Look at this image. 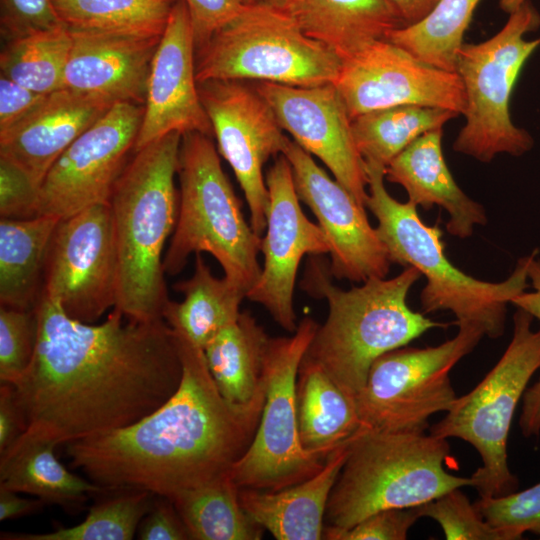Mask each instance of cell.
Masks as SVG:
<instances>
[{
	"label": "cell",
	"mask_w": 540,
	"mask_h": 540,
	"mask_svg": "<svg viewBox=\"0 0 540 540\" xmlns=\"http://www.w3.org/2000/svg\"><path fill=\"white\" fill-rule=\"evenodd\" d=\"M38 334L35 308L0 307V381L14 384L31 363Z\"/></svg>",
	"instance_id": "38"
},
{
	"label": "cell",
	"mask_w": 540,
	"mask_h": 540,
	"mask_svg": "<svg viewBox=\"0 0 540 540\" xmlns=\"http://www.w3.org/2000/svg\"><path fill=\"white\" fill-rule=\"evenodd\" d=\"M539 26L540 14L527 0L495 35L462 45L455 71L465 92V125L454 151L490 162L497 154L521 156L533 147L529 132L511 119L510 100L524 64L540 46V38L525 35Z\"/></svg>",
	"instance_id": "8"
},
{
	"label": "cell",
	"mask_w": 540,
	"mask_h": 540,
	"mask_svg": "<svg viewBox=\"0 0 540 540\" xmlns=\"http://www.w3.org/2000/svg\"><path fill=\"white\" fill-rule=\"evenodd\" d=\"M56 446L24 432L0 454V485L69 512L82 509L90 495L109 491L67 470L54 453Z\"/></svg>",
	"instance_id": "26"
},
{
	"label": "cell",
	"mask_w": 540,
	"mask_h": 540,
	"mask_svg": "<svg viewBox=\"0 0 540 540\" xmlns=\"http://www.w3.org/2000/svg\"><path fill=\"white\" fill-rule=\"evenodd\" d=\"M526 1L527 0H498V3L501 10L510 14Z\"/></svg>",
	"instance_id": "52"
},
{
	"label": "cell",
	"mask_w": 540,
	"mask_h": 540,
	"mask_svg": "<svg viewBox=\"0 0 540 540\" xmlns=\"http://www.w3.org/2000/svg\"><path fill=\"white\" fill-rule=\"evenodd\" d=\"M195 53L188 7L176 0L151 63L133 153L170 133H213L198 92Z\"/></svg>",
	"instance_id": "20"
},
{
	"label": "cell",
	"mask_w": 540,
	"mask_h": 540,
	"mask_svg": "<svg viewBox=\"0 0 540 540\" xmlns=\"http://www.w3.org/2000/svg\"><path fill=\"white\" fill-rule=\"evenodd\" d=\"M364 162L366 207L378 221L376 231L389 260L414 267L427 280L420 296L424 313L448 310L455 315L458 326L476 325L486 336L500 337L505 329L507 305L528 286V267L535 252L522 257L502 282H486L467 275L447 258L438 224H425L414 203L399 202L388 193L384 166Z\"/></svg>",
	"instance_id": "5"
},
{
	"label": "cell",
	"mask_w": 540,
	"mask_h": 540,
	"mask_svg": "<svg viewBox=\"0 0 540 540\" xmlns=\"http://www.w3.org/2000/svg\"><path fill=\"white\" fill-rule=\"evenodd\" d=\"M176 0H52L69 29L162 35Z\"/></svg>",
	"instance_id": "35"
},
{
	"label": "cell",
	"mask_w": 540,
	"mask_h": 540,
	"mask_svg": "<svg viewBox=\"0 0 540 540\" xmlns=\"http://www.w3.org/2000/svg\"><path fill=\"white\" fill-rule=\"evenodd\" d=\"M89 508L84 521L52 532L1 533V540H131L152 506L155 494L140 489H119Z\"/></svg>",
	"instance_id": "36"
},
{
	"label": "cell",
	"mask_w": 540,
	"mask_h": 540,
	"mask_svg": "<svg viewBox=\"0 0 540 540\" xmlns=\"http://www.w3.org/2000/svg\"><path fill=\"white\" fill-rule=\"evenodd\" d=\"M137 536L141 540L191 539L173 502L160 495H155L150 510L139 524Z\"/></svg>",
	"instance_id": "43"
},
{
	"label": "cell",
	"mask_w": 540,
	"mask_h": 540,
	"mask_svg": "<svg viewBox=\"0 0 540 540\" xmlns=\"http://www.w3.org/2000/svg\"><path fill=\"white\" fill-rule=\"evenodd\" d=\"M402 22V27L415 25L425 19L440 0H389Z\"/></svg>",
	"instance_id": "50"
},
{
	"label": "cell",
	"mask_w": 540,
	"mask_h": 540,
	"mask_svg": "<svg viewBox=\"0 0 540 540\" xmlns=\"http://www.w3.org/2000/svg\"><path fill=\"white\" fill-rule=\"evenodd\" d=\"M1 32L7 40L63 25L52 0H0Z\"/></svg>",
	"instance_id": "42"
},
{
	"label": "cell",
	"mask_w": 540,
	"mask_h": 540,
	"mask_svg": "<svg viewBox=\"0 0 540 540\" xmlns=\"http://www.w3.org/2000/svg\"><path fill=\"white\" fill-rule=\"evenodd\" d=\"M292 0H241L245 7H261L287 11Z\"/></svg>",
	"instance_id": "51"
},
{
	"label": "cell",
	"mask_w": 540,
	"mask_h": 540,
	"mask_svg": "<svg viewBox=\"0 0 540 540\" xmlns=\"http://www.w3.org/2000/svg\"><path fill=\"white\" fill-rule=\"evenodd\" d=\"M388 181L401 185L409 201L429 209L442 207L450 215L447 231L461 239L485 225L482 205L469 198L454 180L442 152V129L429 131L409 144L385 167Z\"/></svg>",
	"instance_id": "23"
},
{
	"label": "cell",
	"mask_w": 540,
	"mask_h": 540,
	"mask_svg": "<svg viewBox=\"0 0 540 540\" xmlns=\"http://www.w3.org/2000/svg\"><path fill=\"white\" fill-rule=\"evenodd\" d=\"M422 517L435 520L448 540H504L460 490L453 489L418 506Z\"/></svg>",
	"instance_id": "39"
},
{
	"label": "cell",
	"mask_w": 540,
	"mask_h": 540,
	"mask_svg": "<svg viewBox=\"0 0 540 540\" xmlns=\"http://www.w3.org/2000/svg\"><path fill=\"white\" fill-rule=\"evenodd\" d=\"M299 199L313 212L329 244V269L336 279L365 282L385 278L391 261L365 208L312 155L287 139L282 150Z\"/></svg>",
	"instance_id": "18"
},
{
	"label": "cell",
	"mask_w": 540,
	"mask_h": 540,
	"mask_svg": "<svg viewBox=\"0 0 540 540\" xmlns=\"http://www.w3.org/2000/svg\"><path fill=\"white\" fill-rule=\"evenodd\" d=\"M177 174L178 216L164 255V272L176 275L191 254L207 252L222 266L225 277L248 293L261 274L262 237L246 222L210 136L182 135Z\"/></svg>",
	"instance_id": "7"
},
{
	"label": "cell",
	"mask_w": 540,
	"mask_h": 540,
	"mask_svg": "<svg viewBox=\"0 0 540 540\" xmlns=\"http://www.w3.org/2000/svg\"><path fill=\"white\" fill-rule=\"evenodd\" d=\"M458 327L455 337L438 346H403L373 362L355 399L364 428L424 433L433 414L452 407L457 396L449 373L485 336L479 326Z\"/></svg>",
	"instance_id": "11"
},
{
	"label": "cell",
	"mask_w": 540,
	"mask_h": 540,
	"mask_svg": "<svg viewBox=\"0 0 540 540\" xmlns=\"http://www.w3.org/2000/svg\"><path fill=\"white\" fill-rule=\"evenodd\" d=\"M174 288L184 294L177 303L169 300L163 318L179 328L201 349L225 327L237 320L247 292L226 278L215 277L201 253L195 256L193 275Z\"/></svg>",
	"instance_id": "30"
},
{
	"label": "cell",
	"mask_w": 540,
	"mask_h": 540,
	"mask_svg": "<svg viewBox=\"0 0 540 540\" xmlns=\"http://www.w3.org/2000/svg\"><path fill=\"white\" fill-rule=\"evenodd\" d=\"M181 138L170 133L134 152L109 201L118 261L114 308L130 320L164 319L169 298L162 255L178 216Z\"/></svg>",
	"instance_id": "4"
},
{
	"label": "cell",
	"mask_w": 540,
	"mask_h": 540,
	"mask_svg": "<svg viewBox=\"0 0 540 540\" xmlns=\"http://www.w3.org/2000/svg\"><path fill=\"white\" fill-rule=\"evenodd\" d=\"M72 36L64 24L7 40L0 54L1 75L35 92L63 88Z\"/></svg>",
	"instance_id": "33"
},
{
	"label": "cell",
	"mask_w": 540,
	"mask_h": 540,
	"mask_svg": "<svg viewBox=\"0 0 540 540\" xmlns=\"http://www.w3.org/2000/svg\"><path fill=\"white\" fill-rule=\"evenodd\" d=\"M0 216L25 220L39 215V187L10 160L0 157Z\"/></svg>",
	"instance_id": "41"
},
{
	"label": "cell",
	"mask_w": 540,
	"mask_h": 540,
	"mask_svg": "<svg viewBox=\"0 0 540 540\" xmlns=\"http://www.w3.org/2000/svg\"><path fill=\"white\" fill-rule=\"evenodd\" d=\"M113 104L67 88L56 90L27 117L0 134V157L20 167L40 188L58 157Z\"/></svg>",
	"instance_id": "22"
},
{
	"label": "cell",
	"mask_w": 540,
	"mask_h": 540,
	"mask_svg": "<svg viewBox=\"0 0 540 540\" xmlns=\"http://www.w3.org/2000/svg\"><path fill=\"white\" fill-rule=\"evenodd\" d=\"M30 365L12 384L26 433L59 444L127 427L178 389L182 363L165 319L140 322L113 308L98 325L68 316L41 292Z\"/></svg>",
	"instance_id": "1"
},
{
	"label": "cell",
	"mask_w": 540,
	"mask_h": 540,
	"mask_svg": "<svg viewBox=\"0 0 540 540\" xmlns=\"http://www.w3.org/2000/svg\"><path fill=\"white\" fill-rule=\"evenodd\" d=\"M27 429L26 419L17 401L14 386L0 385V454L5 452Z\"/></svg>",
	"instance_id": "46"
},
{
	"label": "cell",
	"mask_w": 540,
	"mask_h": 540,
	"mask_svg": "<svg viewBox=\"0 0 540 540\" xmlns=\"http://www.w3.org/2000/svg\"><path fill=\"white\" fill-rule=\"evenodd\" d=\"M333 84L351 120L400 105L443 108L458 115L466 109L457 72L423 62L387 39L377 40L342 60Z\"/></svg>",
	"instance_id": "16"
},
{
	"label": "cell",
	"mask_w": 540,
	"mask_h": 540,
	"mask_svg": "<svg viewBox=\"0 0 540 540\" xmlns=\"http://www.w3.org/2000/svg\"><path fill=\"white\" fill-rule=\"evenodd\" d=\"M254 87L293 141L319 158L365 208L368 197L365 162L354 141L352 120L335 85L295 87L258 82Z\"/></svg>",
	"instance_id": "19"
},
{
	"label": "cell",
	"mask_w": 540,
	"mask_h": 540,
	"mask_svg": "<svg viewBox=\"0 0 540 540\" xmlns=\"http://www.w3.org/2000/svg\"><path fill=\"white\" fill-rule=\"evenodd\" d=\"M59 218L0 220V302L2 306L34 309L43 288L48 247Z\"/></svg>",
	"instance_id": "29"
},
{
	"label": "cell",
	"mask_w": 540,
	"mask_h": 540,
	"mask_svg": "<svg viewBox=\"0 0 540 540\" xmlns=\"http://www.w3.org/2000/svg\"><path fill=\"white\" fill-rule=\"evenodd\" d=\"M118 261L109 203L60 219L51 238L42 293L71 318L93 323L117 301Z\"/></svg>",
	"instance_id": "13"
},
{
	"label": "cell",
	"mask_w": 540,
	"mask_h": 540,
	"mask_svg": "<svg viewBox=\"0 0 540 540\" xmlns=\"http://www.w3.org/2000/svg\"><path fill=\"white\" fill-rule=\"evenodd\" d=\"M448 439L433 434L363 428L331 491L325 526L349 528L372 513L423 505L471 477L450 474Z\"/></svg>",
	"instance_id": "6"
},
{
	"label": "cell",
	"mask_w": 540,
	"mask_h": 540,
	"mask_svg": "<svg viewBox=\"0 0 540 540\" xmlns=\"http://www.w3.org/2000/svg\"><path fill=\"white\" fill-rule=\"evenodd\" d=\"M296 406L301 445L323 460L364 428L355 400L318 365L303 359L296 382Z\"/></svg>",
	"instance_id": "27"
},
{
	"label": "cell",
	"mask_w": 540,
	"mask_h": 540,
	"mask_svg": "<svg viewBox=\"0 0 540 540\" xmlns=\"http://www.w3.org/2000/svg\"><path fill=\"white\" fill-rule=\"evenodd\" d=\"M144 106L116 102L53 163L39 188V215L59 219L109 203L134 151Z\"/></svg>",
	"instance_id": "14"
},
{
	"label": "cell",
	"mask_w": 540,
	"mask_h": 540,
	"mask_svg": "<svg viewBox=\"0 0 540 540\" xmlns=\"http://www.w3.org/2000/svg\"><path fill=\"white\" fill-rule=\"evenodd\" d=\"M420 277L417 269L408 266L393 278H371L343 290L333 284L329 263L312 256L301 286L309 295L326 299L329 313L303 360L318 365L355 400L378 357L430 329L448 327L408 306V293Z\"/></svg>",
	"instance_id": "3"
},
{
	"label": "cell",
	"mask_w": 540,
	"mask_h": 540,
	"mask_svg": "<svg viewBox=\"0 0 540 540\" xmlns=\"http://www.w3.org/2000/svg\"><path fill=\"white\" fill-rule=\"evenodd\" d=\"M528 277L533 291H524L516 296L511 303L540 321V259L536 258V252L529 263Z\"/></svg>",
	"instance_id": "49"
},
{
	"label": "cell",
	"mask_w": 540,
	"mask_h": 540,
	"mask_svg": "<svg viewBox=\"0 0 540 540\" xmlns=\"http://www.w3.org/2000/svg\"><path fill=\"white\" fill-rule=\"evenodd\" d=\"M473 504L504 540L521 539L526 532L540 538V482L505 496L480 497Z\"/></svg>",
	"instance_id": "37"
},
{
	"label": "cell",
	"mask_w": 540,
	"mask_h": 540,
	"mask_svg": "<svg viewBox=\"0 0 540 540\" xmlns=\"http://www.w3.org/2000/svg\"><path fill=\"white\" fill-rule=\"evenodd\" d=\"M191 17L196 49L242 9L241 0H184Z\"/></svg>",
	"instance_id": "44"
},
{
	"label": "cell",
	"mask_w": 540,
	"mask_h": 540,
	"mask_svg": "<svg viewBox=\"0 0 540 540\" xmlns=\"http://www.w3.org/2000/svg\"><path fill=\"white\" fill-rule=\"evenodd\" d=\"M270 340L249 312H241L204 347L209 371L228 401L249 403L266 387Z\"/></svg>",
	"instance_id": "28"
},
{
	"label": "cell",
	"mask_w": 540,
	"mask_h": 540,
	"mask_svg": "<svg viewBox=\"0 0 540 540\" xmlns=\"http://www.w3.org/2000/svg\"><path fill=\"white\" fill-rule=\"evenodd\" d=\"M48 94L35 92L9 78L0 77V134L33 112Z\"/></svg>",
	"instance_id": "45"
},
{
	"label": "cell",
	"mask_w": 540,
	"mask_h": 540,
	"mask_svg": "<svg viewBox=\"0 0 540 540\" xmlns=\"http://www.w3.org/2000/svg\"><path fill=\"white\" fill-rule=\"evenodd\" d=\"M532 321L517 308L512 339L499 361L430 428L435 436L459 438L476 449L482 465L471 479L480 497L505 496L519 486L508 466L507 442L519 400L540 369V328L533 330Z\"/></svg>",
	"instance_id": "10"
},
{
	"label": "cell",
	"mask_w": 540,
	"mask_h": 540,
	"mask_svg": "<svg viewBox=\"0 0 540 540\" xmlns=\"http://www.w3.org/2000/svg\"><path fill=\"white\" fill-rule=\"evenodd\" d=\"M318 326L305 317L292 336L270 340L260 422L249 448L229 474L239 489L281 490L307 480L325 464L302 447L296 406L299 367Z\"/></svg>",
	"instance_id": "12"
},
{
	"label": "cell",
	"mask_w": 540,
	"mask_h": 540,
	"mask_svg": "<svg viewBox=\"0 0 540 540\" xmlns=\"http://www.w3.org/2000/svg\"><path fill=\"white\" fill-rule=\"evenodd\" d=\"M19 492L0 485V521L14 520L41 511L46 505L41 499L18 496Z\"/></svg>",
	"instance_id": "47"
},
{
	"label": "cell",
	"mask_w": 540,
	"mask_h": 540,
	"mask_svg": "<svg viewBox=\"0 0 540 540\" xmlns=\"http://www.w3.org/2000/svg\"><path fill=\"white\" fill-rule=\"evenodd\" d=\"M182 363L176 392L118 430L67 444L73 469L105 489H140L169 499L230 474L260 422L266 387L249 403L219 391L203 349L172 327Z\"/></svg>",
	"instance_id": "2"
},
{
	"label": "cell",
	"mask_w": 540,
	"mask_h": 540,
	"mask_svg": "<svg viewBox=\"0 0 540 540\" xmlns=\"http://www.w3.org/2000/svg\"><path fill=\"white\" fill-rule=\"evenodd\" d=\"M194 540H260L265 529L243 509L230 476L170 499Z\"/></svg>",
	"instance_id": "31"
},
{
	"label": "cell",
	"mask_w": 540,
	"mask_h": 540,
	"mask_svg": "<svg viewBox=\"0 0 540 540\" xmlns=\"http://www.w3.org/2000/svg\"><path fill=\"white\" fill-rule=\"evenodd\" d=\"M352 440L334 450L307 480L277 491L239 489L241 506L277 540L323 539L327 503Z\"/></svg>",
	"instance_id": "24"
},
{
	"label": "cell",
	"mask_w": 540,
	"mask_h": 540,
	"mask_svg": "<svg viewBox=\"0 0 540 540\" xmlns=\"http://www.w3.org/2000/svg\"><path fill=\"white\" fill-rule=\"evenodd\" d=\"M286 12L341 60L402 27L389 0H292Z\"/></svg>",
	"instance_id": "25"
},
{
	"label": "cell",
	"mask_w": 540,
	"mask_h": 540,
	"mask_svg": "<svg viewBox=\"0 0 540 540\" xmlns=\"http://www.w3.org/2000/svg\"><path fill=\"white\" fill-rule=\"evenodd\" d=\"M265 180L269 207L260 248L264 265L246 297L263 305L280 327L294 333L298 325L293 297L299 264L305 255L329 254V244L320 226L302 211L291 165L284 155L277 157Z\"/></svg>",
	"instance_id": "17"
},
{
	"label": "cell",
	"mask_w": 540,
	"mask_h": 540,
	"mask_svg": "<svg viewBox=\"0 0 540 540\" xmlns=\"http://www.w3.org/2000/svg\"><path fill=\"white\" fill-rule=\"evenodd\" d=\"M69 30L72 46L63 88L113 103H145L151 63L162 35Z\"/></svg>",
	"instance_id": "21"
},
{
	"label": "cell",
	"mask_w": 540,
	"mask_h": 540,
	"mask_svg": "<svg viewBox=\"0 0 540 540\" xmlns=\"http://www.w3.org/2000/svg\"><path fill=\"white\" fill-rule=\"evenodd\" d=\"M522 399L521 432L525 437L537 436L540 433V378L525 390Z\"/></svg>",
	"instance_id": "48"
},
{
	"label": "cell",
	"mask_w": 540,
	"mask_h": 540,
	"mask_svg": "<svg viewBox=\"0 0 540 540\" xmlns=\"http://www.w3.org/2000/svg\"><path fill=\"white\" fill-rule=\"evenodd\" d=\"M480 1L440 0L421 22L396 28L388 33L386 39L423 62L455 71L465 32Z\"/></svg>",
	"instance_id": "34"
},
{
	"label": "cell",
	"mask_w": 540,
	"mask_h": 540,
	"mask_svg": "<svg viewBox=\"0 0 540 540\" xmlns=\"http://www.w3.org/2000/svg\"><path fill=\"white\" fill-rule=\"evenodd\" d=\"M218 152L231 166L250 211V225L261 236L266 229L269 195L263 166L282 154L288 137L274 111L255 87L244 81L198 83Z\"/></svg>",
	"instance_id": "15"
},
{
	"label": "cell",
	"mask_w": 540,
	"mask_h": 540,
	"mask_svg": "<svg viewBox=\"0 0 540 540\" xmlns=\"http://www.w3.org/2000/svg\"><path fill=\"white\" fill-rule=\"evenodd\" d=\"M342 60L285 11L243 9L195 53L197 82L232 80L295 87L334 83Z\"/></svg>",
	"instance_id": "9"
},
{
	"label": "cell",
	"mask_w": 540,
	"mask_h": 540,
	"mask_svg": "<svg viewBox=\"0 0 540 540\" xmlns=\"http://www.w3.org/2000/svg\"><path fill=\"white\" fill-rule=\"evenodd\" d=\"M422 516L419 507L389 508L365 517L349 528L325 526L326 540H405Z\"/></svg>",
	"instance_id": "40"
},
{
	"label": "cell",
	"mask_w": 540,
	"mask_h": 540,
	"mask_svg": "<svg viewBox=\"0 0 540 540\" xmlns=\"http://www.w3.org/2000/svg\"><path fill=\"white\" fill-rule=\"evenodd\" d=\"M457 113L437 107L400 105L370 111L352 119L356 147L364 161L386 167L421 135L442 129Z\"/></svg>",
	"instance_id": "32"
}]
</instances>
